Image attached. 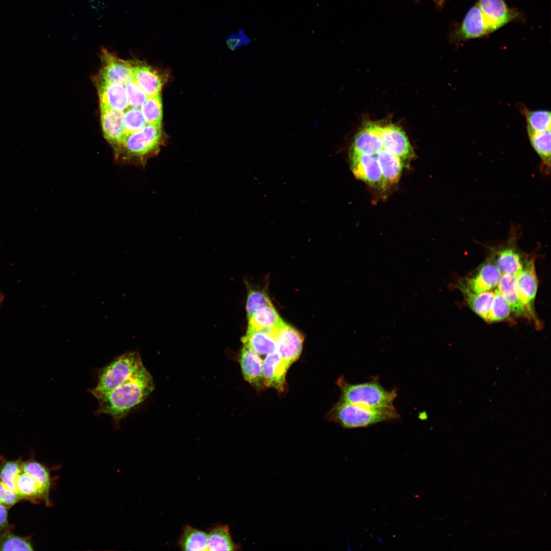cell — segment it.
<instances>
[{"label":"cell","instance_id":"cell-1","mask_svg":"<svg viewBox=\"0 0 551 551\" xmlns=\"http://www.w3.org/2000/svg\"><path fill=\"white\" fill-rule=\"evenodd\" d=\"M154 387L153 379L144 366L119 386L93 395L98 403L95 415L110 416L118 427L121 420L146 399Z\"/></svg>","mask_w":551,"mask_h":551},{"label":"cell","instance_id":"cell-2","mask_svg":"<svg viewBox=\"0 0 551 551\" xmlns=\"http://www.w3.org/2000/svg\"><path fill=\"white\" fill-rule=\"evenodd\" d=\"M162 143L161 124L146 123L141 130L127 134L114 152L115 160L122 165L144 167L159 152Z\"/></svg>","mask_w":551,"mask_h":551},{"label":"cell","instance_id":"cell-3","mask_svg":"<svg viewBox=\"0 0 551 551\" xmlns=\"http://www.w3.org/2000/svg\"><path fill=\"white\" fill-rule=\"evenodd\" d=\"M400 415L393 406L370 408L339 401L332 408L328 417L344 428L354 429L398 419Z\"/></svg>","mask_w":551,"mask_h":551},{"label":"cell","instance_id":"cell-4","mask_svg":"<svg viewBox=\"0 0 551 551\" xmlns=\"http://www.w3.org/2000/svg\"><path fill=\"white\" fill-rule=\"evenodd\" d=\"M337 384L341 391L340 401L370 408L393 406L395 390L385 389L375 378L362 383L350 384L341 377Z\"/></svg>","mask_w":551,"mask_h":551},{"label":"cell","instance_id":"cell-5","mask_svg":"<svg viewBox=\"0 0 551 551\" xmlns=\"http://www.w3.org/2000/svg\"><path fill=\"white\" fill-rule=\"evenodd\" d=\"M143 367L137 351L126 352L98 370L97 385L89 391L92 395L109 391L129 380Z\"/></svg>","mask_w":551,"mask_h":551},{"label":"cell","instance_id":"cell-6","mask_svg":"<svg viewBox=\"0 0 551 551\" xmlns=\"http://www.w3.org/2000/svg\"><path fill=\"white\" fill-rule=\"evenodd\" d=\"M518 226L511 227L510 236L507 242L494 248L495 265L502 274L516 276L521 270L523 262L522 255L517 246V240L520 234Z\"/></svg>","mask_w":551,"mask_h":551},{"label":"cell","instance_id":"cell-7","mask_svg":"<svg viewBox=\"0 0 551 551\" xmlns=\"http://www.w3.org/2000/svg\"><path fill=\"white\" fill-rule=\"evenodd\" d=\"M270 332L276 342L277 352L290 367L300 356L303 335L285 322Z\"/></svg>","mask_w":551,"mask_h":551},{"label":"cell","instance_id":"cell-8","mask_svg":"<svg viewBox=\"0 0 551 551\" xmlns=\"http://www.w3.org/2000/svg\"><path fill=\"white\" fill-rule=\"evenodd\" d=\"M350 168L355 177L372 187L387 185L376 155L349 154Z\"/></svg>","mask_w":551,"mask_h":551},{"label":"cell","instance_id":"cell-9","mask_svg":"<svg viewBox=\"0 0 551 551\" xmlns=\"http://www.w3.org/2000/svg\"><path fill=\"white\" fill-rule=\"evenodd\" d=\"M101 58L103 67L99 80L124 86L133 80L132 64L130 62L115 56L106 49L102 50Z\"/></svg>","mask_w":551,"mask_h":551},{"label":"cell","instance_id":"cell-10","mask_svg":"<svg viewBox=\"0 0 551 551\" xmlns=\"http://www.w3.org/2000/svg\"><path fill=\"white\" fill-rule=\"evenodd\" d=\"M380 137L383 147L399 157L403 161L411 160L415 156L413 149L404 131L394 124L380 126Z\"/></svg>","mask_w":551,"mask_h":551},{"label":"cell","instance_id":"cell-11","mask_svg":"<svg viewBox=\"0 0 551 551\" xmlns=\"http://www.w3.org/2000/svg\"><path fill=\"white\" fill-rule=\"evenodd\" d=\"M502 274L495 264L487 263L482 265L477 273L459 285L464 294L478 293L492 290L496 287Z\"/></svg>","mask_w":551,"mask_h":551},{"label":"cell","instance_id":"cell-12","mask_svg":"<svg viewBox=\"0 0 551 551\" xmlns=\"http://www.w3.org/2000/svg\"><path fill=\"white\" fill-rule=\"evenodd\" d=\"M526 261L523 263L521 270L516 276V285L520 300L529 315H534L532 308L537 291L538 281L534 260L531 259Z\"/></svg>","mask_w":551,"mask_h":551},{"label":"cell","instance_id":"cell-13","mask_svg":"<svg viewBox=\"0 0 551 551\" xmlns=\"http://www.w3.org/2000/svg\"><path fill=\"white\" fill-rule=\"evenodd\" d=\"M101 118L104 136L114 152L122 145L127 134L122 124L123 112L100 105Z\"/></svg>","mask_w":551,"mask_h":551},{"label":"cell","instance_id":"cell-14","mask_svg":"<svg viewBox=\"0 0 551 551\" xmlns=\"http://www.w3.org/2000/svg\"><path fill=\"white\" fill-rule=\"evenodd\" d=\"M480 8L491 32L500 28L517 17L504 0H479Z\"/></svg>","mask_w":551,"mask_h":551},{"label":"cell","instance_id":"cell-15","mask_svg":"<svg viewBox=\"0 0 551 551\" xmlns=\"http://www.w3.org/2000/svg\"><path fill=\"white\" fill-rule=\"evenodd\" d=\"M380 128L378 123L367 122L356 135L349 154L375 155L382 149Z\"/></svg>","mask_w":551,"mask_h":551},{"label":"cell","instance_id":"cell-16","mask_svg":"<svg viewBox=\"0 0 551 551\" xmlns=\"http://www.w3.org/2000/svg\"><path fill=\"white\" fill-rule=\"evenodd\" d=\"M289 366L277 352L266 355L263 361L262 370L265 386L283 392Z\"/></svg>","mask_w":551,"mask_h":551},{"label":"cell","instance_id":"cell-17","mask_svg":"<svg viewBox=\"0 0 551 551\" xmlns=\"http://www.w3.org/2000/svg\"><path fill=\"white\" fill-rule=\"evenodd\" d=\"M240 363L245 381L257 388L265 386L262 370L263 360L260 356L246 344H244L242 348Z\"/></svg>","mask_w":551,"mask_h":551},{"label":"cell","instance_id":"cell-18","mask_svg":"<svg viewBox=\"0 0 551 551\" xmlns=\"http://www.w3.org/2000/svg\"><path fill=\"white\" fill-rule=\"evenodd\" d=\"M98 93L100 105L121 112L129 107L123 85L99 80Z\"/></svg>","mask_w":551,"mask_h":551},{"label":"cell","instance_id":"cell-19","mask_svg":"<svg viewBox=\"0 0 551 551\" xmlns=\"http://www.w3.org/2000/svg\"><path fill=\"white\" fill-rule=\"evenodd\" d=\"M132 73L134 81L148 97L159 94L163 81L155 69L146 65L132 64Z\"/></svg>","mask_w":551,"mask_h":551},{"label":"cell","instance_id":"cell-20","mask_svg":"<svg viewBox=\"0 0 551 551\" xmlns=\"http://www.w3.org/2000/svg\"><path fill=\"white\" fill-rule=\"evenodd\" d=\"M491 33L478 6L471 7L465 15L458 34L463 39L475 38Z\"/></svg>","mask_w":551,"mask_h":551},{"label":"cell","instance_id":"cell-21","mask_svg":"<svg viewBox=\"0 0 551 551\" xmlns=\"http://www.w3.org/2000/svg\"><path fill=\"white\" fill-rule=\"evenodd\" d=\"M497 287L498 291L508 302L511 311L515 315L518 316L529 315L519 298L515 276L502 274Z\"/></svg>","mask_w":551,"mask_h":551},{"label":"cell","instance_id":"cell-22","mask_svg":"<svg viewBox=\"0 0 551 551\" xmlns=\"http://www.w3.org/2000/svg\"><path fill=\"white\" fill-rule=\"evenodd\" d=\"M242 341L260 356L277 352L276 342L270 330L247 329Z\"/></svg>","mask_w":551,"mask_h":551},{"label":"cell","instance_id":"cell-23","mask_svg":"<svg viewBox=\"0 0 551 551\" xmlns=\"http://www.w3.org/2000/svg\"><path fill=\"white\" fill-rule=\"evenodd\" d=\"M386 185L397 183L404 167V161L383 147L376 154Z\"/></svg>","mask_w":551,"mask_h":551},{"label":"cell","instance_id":"cell-24","mask_svg":"<svg viewBox=\"0 0 551 551\" xmlns=\"http://www.w3.org/2000/svg\"><path fill=\"white\" fill-rule=\"evenodd\" d=\"M248 319L247 329L270 330L278 328L284 322L272 305L257 310Z\"/></svg>","mask_w":551,"mask_h":551},{"label":"cell","instance_id":"cell-25","mask_svg":"<svg viewBox=\"0 0 551 551\" xmlns=\"http://www.w3.org/2000/svg\"><path fill=\"white\" fill-rule=\"evenodd\" d=\"M528 134L532 146L541 160V171L548 175L550 170V130Z\"/></svg>","mask_w":551,"mask_h":551},{"label":"cell","instance_id":"cell-26","mask_svg":"<svg viewBox=\"0 0 551 551\" xmlns=\"http://www.w3.org/2000/svg\"><path fill=\"white\" fill-rule=\"evenodd\" d=\"M208 534V550H236L240 546L233 541L227 525H219L213 527Z\"/></svg>","mask_w":551,"mask_h":551},{"label":"cell","instance_id":"cell-27","mask_svg":"<svg viewBox=\"0 0 551 551\" xmlns=\"http://www.w3.org/2000/svg\"><path fill=\"white\" fill-rule=\"evenodd\" d=\"M179 546L182 550H208V534L190 525L183 528L180 535Z\"/></svg>","mask_w":551,"mask_h":551},{"label":"cell","instance_id":"cell-28","mask_svg":"<svg viewBox=\"0 0 551 551\" xmlns=\"http://www.w3.org/2000/svg\"><path fill=\"white\" fill-rule=\"evenodd\" d=\"M17 493L20 498L35 500L40 499L47 506L50 505L35 481L29 474L21 470L16 480Z\"/></svg>","mask_w":551,"mask_h":551},{"label":"cell","instance_id":"cell-29","mask_svg":"<svg viewBox=\"0 0 551 551\" xmlns=\"http://www.w3.org/2000/svg\"><path fill=\"white\" fill-rule=\"evenodd\" d=\"M21 470L35 481L47 500L50 502L49 494L51 481L48 469L37 461H29L23 462Z\"/></svg>","mask_w":551,"mask_h":551},{"label":"cell","instance_id":"cell-30","mask_svg":"<svg viewBox=\"0 0 551 551\" xmlns=\"http://www.w3.org/2000/svg\"><path fill=\"white\" fill-rule=\"evenodd\" d=\"M465 294L467 302L471 309L480 317L487 321L494 297V291L489 290Z\"/></svg>","mask_w":551,"mask_h":551},{"label":"cell","instance_id":"cell-31","mask_svg":"<svg viewBox=\"0 0 551 551\" xmlns=\"http://www.w3.org/2000/svg\"><path fill=\"white\" fill-rule=\"evenodd\" d=\"M527 120L528 133L550 130L551 116L549 111L523 110Z\"/></svg>","mask_w":551,"mask_h":551},{"label":"cell","instance_id":"cell-32","mask_svg":"<svg viewBox=\"0 0 551 551\" xmlns=\"http://www.w3.org/2000/svg\"><path fill=\"white\" fill-rule=\"evenodd\" d=\"M28 538L12 533L9 529L0 531V550H33Z\"/></svg>","mask_w":551,"mask_h":551},{"label":"cell","instance_id":"cell-33","mask_svg":"<svg viewBox=\"0 0 551 551\" xmlns=\"http://www.w3.org/2000/svg\"><path fill=\"white\" fill-rule=\"evenodd\" d=\"M140 110L146 123L161 124L162 119V102L159 94L148 97L141 107Z\"/></svg>","mask_w":551,"mask_h":551},{"label":"cell","instance_id":"cell-34","mask_svg":"<svg viewBox=\"0 0 551 551\" xmlns=\"http://www.w3.org/2000/svg\"><path fill=\"white\" fill-rule=\"evenodd\" d=\"M22 463L19 460H12L3 461L0 464V480L16 493V480L21 470Z\"/></svg>","mask_w":551,"mask_h":551},{"label":"cell","instance_id":"cell-35","mask_svg":"<svg viewBox=\"0 0 551 551\" xmlns=\"http://www.w3.org/2000/svg\"><path fill=\"white\" fill-rule=\"evenodd\" d=\"M122 124L127 134L141 130L146 124L139 108L129 107L123 111Z\"/></svg>","mask_w":551,"mask_h":551},{"label":"cell","instance_id":"cell-36","mask_svg":"<svg viewBox=\"0 0 551 551\" xmlns=\"http://www.w3.org/2000/svg\"><path fill=\"white\" fill-rule=\"evenodd\" d=\"M509 305L497 289L494 290V297L487 322L499 321L507 318L510 314Z\"/></svg>","mask_w":551,"mask_h":551},{"label":"cell","instance_id":"cell-37","mask_svg":"<svg viewBox=\"0 0 551 551\" xmlns=\"http://www.w3.org/2000/svg\"><path fill=\"white\" fill-rule=\"evenodd\" d=\"M272 305L267 294L260 290H251L248 294L246 310L248 318L257 310Z\"/></svg>","mask_w":551,"mask_h":551},{"label":"cell","instance_id":"cell-38","mask_svg":"<svg viewBox=\"0 0 551 551\" xmlns=\"http://www.w3.org/2000/svg\"><path fill=\"white\" fill-rule=\"evenodd\" d=\"M129 106L140 108L144 104L148 96L134 81L128 83L126 86Z\"/></svg>","mask_w":551,"mask_h":551},{"label":"cell","instance_id":"cell-39","mask_svg":"<svg viewBox=\"0 0 551 551\" xmlns=\"http://www.w3.org/2000/svg\"><path fill=\"white\" fill-rule=\"evenodd\" d=\"M20 499L21 498L17 493L8 488L0 480V503L2 505L8 509Z\"/></svg>","mask_w":551,"mask_h":551},{"label":"cell","instance_id":"cell-40","mask_svg":"<svg viewBox=\"0 0 551 551\" xmlns=\"http://www.w3.org/2000/svg\"><path fill=\"white\" fill-rule=\"evenodd\" d=\"M226 42L230 49L235 50L243 45L248 44L251 42V40L242 29H239L236 34L229 36L226 39Z\"/></svg>","mask_w":551,"mask_h":551},{"label":"cell","instance_id":"cell-41","mask_svg":"<svg viewBox=\"0 0 551 551\" xmlns=\"http://www.w3.org/2000/svg\"><path fill=\"white\" fill-rule=\"evenodd\" d=\"M8 529L7 509L0 503V531Z\"/></svg>","mask_w":551,"mask_h":551},{"label":"cell","instance_id":"cell-42","mask_svg":"<svg viewBox=\"0 0 551 551\" xmlns=\"http://www.w3.org/2000/svg\"><path fill=\"white\" fill-rule=\"evenodd\" d=\"M4 295H3V293H2V292H1V291H0V307L1 306V305H2V304H3V301H4Z\"/></svg>","mask_w":551,"mask_h":551},{"label":"cell","instance_id":"cell-43","mask_svg":"<svg viewBox=\"0 0 551 551\" xmlns=\"http://www.w3.org/2000/svg\"><path fill=\"white\" fill-rule=\"evenodd\" d=\"M437 3H438V5H439V6H441V5H442V4H443V3H444V1H445V0H437Z\"/></svg>","mask_w":551,"mask_h":551}]
</instances>
